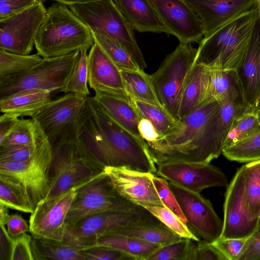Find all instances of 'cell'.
<instances>
[{"instance_id":"9f6ffc18","label":"cell","mask_w":260,"mask_h":260,"mask_svg":"<svg viewBox=\"0 0 260 260\" xmlns=\"http://www.w3.org/2000/svg\"><path fill=\"white\" fill-rule=\"evenodd\" d=\"M10 215L9 208L0 203V225H6Z\"/></svg>"},{"instance_id":"e575fe53","label":"cell","mask_w":260,"mask_h":260,"mask_svg":"<svg viewBox=\"0 0 260 260\" xmlns=\"http://www.w3.org/2000/svg\"><path fill=\"white\" fill-rule=\"evenodd\" d=\"M132 100L142 118L149 120L162 136L171 133L178 126L179 121L175 119L164 107Z\"/></svg>"},{"instance_id":"f546056e","label":"cell","mask_w":260,"mask_h":260,"mask_svg":"<svg viewBox=\"0 0 260 260\" xmlns=\"http://www.w3.org/2000/svg\"><path fill=\"white\" fill-rule=\"evenodd\" d=\"M121 72L126 89L132 100L162 107L156 94L150 75L142 69L121 70Z\"/></svg>"},{"instance_id":"f35d334b","label":"cell","mask_w":260,"mask_h":260,"mask_svg":"<svg viewBox=\"0 0 260 260\" xmlns=\"http://www.w3.org/2000/svg\"><path fill=\"white\" fill-rule=\"evenodd\" d=\"M228 159L249 162L260 159V129L248 138L222 150Z\"/></svg>"},{"instance_id":"bcb514c9","label":"cell","mask_w":260,"mask_h":260,"mask_svg":"<svg viewBox=\"0 0 260 260\" xmlns=\"http://www.w3.org/2000/svg\"><path fill=\"white\" fill-rule=\"evenodd\" d=\"M85 260H137L120 250L109 247L98 246L84 250Z\"/></svg>"},{"instance_id":"f5cc1de1","label":"cell","mask_w":260,"mask_h":260,"mask_svg":"<svg viewBox=\"0 0 260 260\" xmlns=\"http://www.w3.org/2000/svg\"><path fill=\"white\" fill-rule=\"evenodd\" d=\"M138 130L141 137L146 143L154 142L162 137L152 123L145 118H142L140 121Z\"/></svg>"},{"instance_id":"2e32d148","label":"cell","mask_w":260,"mask_h":260,"mask_svg":"<svg viewBox=\"0 0 260 260\" xmlns=\"http://www.w3.org/2000/svg\"><path fill=\"white\" fill-rule=\"evenodd\" d=\"M169 34L180 43H200L204 38L201 21L185 0H149Z\"/></svg>"},{"instance_id":"9c48e42d","label":"cell","mask_w":260,"mask_h":260,"mask_svg":"<svg viewBox=\"0 0 260 260\" xmlns=\"http://www.w3.org/2000/svg\"><path fill=\"white\" fill-rule=\"evenodd\" d=\"M52 156V145L44 133L39 138L36 151L29 159L21 162H0V174L20 184L33 211L48 193Z\"/></svg>"},{"instance_id":"ee69618b","label":"cell","mask_w":260,"mask_h":260,"mask_svg":"<svg viewBox=\"0 0 260 260\" xmlns=\"http://www.w3.org/2000/svg\"><path fill=\"white\" fill-rule=\"evenodd\" d=\"M153 182L164 205L187 225V220L175 197L169 186L167 180L162 177L154 175Z\"/></svg>"},{"instance_id":"d6986e66","label":"cell","mask_w":260,"mask_h":260,"mask_svg":"<svg viewBox=\"0 0 260 260\" xmlns=\"http://www.w3.org/2000/svg\"><path fill=\"white\" fill-rule=\"evenodd\" d=\"M104 171L116 190L131 203L144 208L164 206L153 182L154 174L111 167Z\"/></svg>"},{"instance_id":"ffe728a7","label":"cell","mask_w":260,"mask_h":260,"mask_svg":"<svg viewBox=\"0 0 260 260\" xmlns=\"http://www.w3.org/2000/svg\"><path fill=\"white\" fill-rule=\"evenodd\" d=\"M88 82L94 91H99L131 99L120 69L95 42L88 54Z\"/></svg>"},{"instance_id":"7dc6e473","label":"cell","mask_w":260,"mask_h":260,"mask_svg":"<svg viewBox=\"0 0 260 260\" xmlns=\"http://www.w3.org/2000/svg\"><path fill=\"white\" fill-rule=\"evenodd\" d=\"M247 239L220 237L213 244L226 260H239Z\"/></svg>"},{"instance_id":"d4e9b609","label":"cell","mask_w":260,"mask_h":260,"mask_svg":"<svg viewBox=\"0 0 260 260\" xmlns=\"http://www.w3.org/2000/svg\"><path fill=\"white\" fill-rule=\"evenodd\" d=\"M210 68L195 63L187 78L180 103L179 120L202 105L208 85Z\"/></svg>"},{"instance_id":"1f68e13d","label":"cell","mask_w":260,"mask_h":260,"mask_svg":"<svg viewBox=\"0 0 260 260\" xmlns=\"http://www.w3.org/2000/svg\"><path fill=\"white\" fill-rule=\"evenodd\" d=\"M244 198L252 219L260 217V159L244 165Z\"/></svg>"},{"instance_id":"6f0895ef","label":"cell","mask_w":260,"mask_h":260,"mask_svg":"<svg viewBox=\"0 0 260 260\" xmlns=\"http://www.w3.org/2000/svg\"><path fill=\"white\" fill-rule=\"evenodd\" d=\"M59 3L64 4L65 5H72L75 4H86L91 3L99 0H53Z\"/></svg>"},{"instance_id":"4fadbf2b","label":"cell","mask_w":260,"mask_h":260,"mask_svg":"<svg viewBox=\"0 0 260 260\" xmlns=\"http://www.w3.org/2000/svg\"><path fill=\"white\" fill-rule=\"evenodd\" d=\"M47 9L43 2L24 11L0 21V49L28 55L35 45V38Z\"/></svg>"},{"instance_id":"5b68a950","label":"cell","mask_w":260,"mask_h":260,"mask_svg":"<svg viewBox=\"0 0 260 260\" xmlns=\"http://www.w3.org/2000/svg\"><path fill=\"white\" fill-rule=\"evenodd\" d=\"M92 107L105 138L100 160L104 168H124L156 173L157 169L146 142L125 129L102 111L90 97Z\"/></svg>"},{"instance_id":"ba28073f","label":"cell","mask_w":260,"mask_h":260,"mask_svg":"<svg viewBox=\"0 0 260 260\" xmlns=\"http://www.w3.org/2000/svg\"><path fill=\"white\" fill-rule=\"evenodd\" d=\"M80 53V51H76L65 55L43 58L26 72L1 80L0 99L24 89L62 92L78 60Z\"/></svg>"},{"instance_id":"83f0119b","label":"cell","mask_w":260,"mask_h":260,"mask_svg":"<svg viewBox=\"0 0 260 260\" xmlns=\"http://www.w3.org/2000/svg\"><path fill=\"white\" fill-rule=\"evenodd\" d=\"M98 246L120 250L135 257L137 260H147L161 246L137 238L112 233H106L100 237L94 247Z\"/></svg>"},{"instance_id":"60d3db41","label":"cell","mask_w":260,"mask_h":260,"mask_svg":"<svg viewBox=\"0 0 260 260\" xmlns=\"http://www.w3.org/2000/svg\"><path fill=\"white\" fill-rule=\"evenodd\" d=\"M191 240L182 238L178 241L161 246L147 260H194L195 244Z\"/></svg>"},{"instance_id":"4316f807","label":"cell","mask_w":260,"mask_h":260,"mask_svg":"<svg viewBox=\"0 0 260 260\" xmlns=\"http://www.w3.org/2000/svg\"><path fill=\"white\" fill-rule=\"evenodd\" d=\"M106 233L137 238L161 246L178 241L182 238L159 220L121 226L113 229Z\"/></svg>"},{"instance_id":"f6af8a7d","label":"cell","mask_w":260,"mask_h":260,"mask_svg":"<svg viewBox=\"0 0 260 260\" xmlns=\"http://www.w3.org/2000/svg\"><path fill=\"white\" fill-rule=\"evenodd\" d=\"M35 144L0 147V162H21L29 159L35 153L39 138Z\"/></svg>"},{"instance_id":"7a4b0ae2","label":"cell","mask_w":260,"mask_h":260,"mask_svg":"<svg viewBox=\"0 0 260 260\" xmlns=\"http://www.w3.org/2000/svg\"><path fill=\"white\" fill-rule=\"evenodd\" d=\"M76 124L51 143L53 156L49 190L43 200L56 197L74 188H79L105 173V168L78 144Z\"/></svg>"},{"instance_id":"c3c4849f","label":"cell","mask_w":260,"mask_h":260,"mask_svg":"<svg viewBox=\"0 0 260 260\" xmlns=\"http://www.w3.org/2000/svg\"><path fill=\"white\" fill-rule=\"evenodd\" d=\"M40 0H0V21L17 14Z\"/></svg>"},{"instance_id":"3957f363","label":"cell","mask_w":260,"mask_h":260,"mask_svg":"<svg viewBox=\"0 0 260 260\" xmlns=\"http://www.w3.org/2000/svg\"><path fill=\"white\" fill-rule=\"evenodd\" d=\"M258 20L255 5L219 27L199 43L195 63L225 71H236Z\"/></svg>"},{"instance_id":"db71d44e","label":"cell","mask_w":260,"mask_h":260,"mask_svg":"<svg viewBox=\"0 0 260 260\" xmlns=\"http://www.w3.org/2000/svg\"><path fill=\"white\" fill-rule=\"evenodd\" d=\"M17 115L3 113L0 117V143L12 132L19 120Z\"/></svg>"},{"instance_id":"603a6c76","label":"cell","mask_w":260,"mask_h":260,"mask_svg":"<svg viewBox=\"0 0 260 260\" xmlns=\"http://www.w3.org/2000/svg\"><path fill=\"white\" fill-rule=\"evenodd\" d=\"M93 99L98 107L113 121L137 137L143 139L138 130L142 117L132 99L99 91H95Z\"/></svg>"},{"instance_id":"94428289","label":"cell","mask_w":260,"mask_h":260,"mask_svg":"<svg viewBox=\"0 0 260 260\" xmlns=\"http://www.w3.org/2000/svg\"><path fill=\"white\" fill-rule=\"evenodd\" d=\"M40 1H45V0H40Z\"/></svg>"},{"instance_id":"5bb4252c","label":"cell","mask_w":260,"mask_h":260,"mask_svg":"<svg viewBox=\"0 0 260 260\" xmlns=\"http://www.w3.org/2000/svg\"><path fill=\"white\" fill-rule=\"evenodd\" d=\"M78 188H72L56 197L40 202L30 213L29 232L36 239L62 242L66 218Z\"/></svg>"},{"instance_id":"7bdbcfd3","label":"cell","mask_w":260,"mask_h":260,"mask_svg":"<svg viewBox=\"0 0 260 260\" xmlns=\"http://www.w3.org/2000/svg\"><path fill=\"white\" fill-rule=\"evenodd\" d=\"M10 260H43L36 239L27 234L12 238Z\"/></svg>"},{"instance_id":"b9f144b4","label":"cell","mask_w":260,"mask_h":260,"mask_svg":"<svg viewBox=\"0 0 260 260\" xmlns=\"http://www.w3.org/2000/svg\"><path fill=\"white\" fill-rule=\"evenodd\" d=\"M151 214L172 231L182 238L190 239L196 242L200 241L174 213L164 206H152L145 208Z\"/></svg>"},{"instance_id":"ab89813d","label":"cell","mask_w":260,"mask_h":260,"mask_svg":"<svg viewBox=\"0 0 260 260\" xmlns=\"http://www.w3.org/2000/svg\"><path fill=\"white\" fill-rule=\"evenodd\" d=\"M87 51H80L79 58L70 77L68 83L62 92H72L76 95L86 98L90 94L88 82Z\"/></svg>"},{"instance_id":"484cf974","label":"cell","mask_w":260,"mask_h":260,"mask_svg":"<svg viewBox=\"0 0 260 260\" xmlns=\"http://www.w3.org/2000/svg\"><path fill=\"white\" fill-rule=\"evenodd\" d=\"M52 92L39 89L21 90L0 99V110L18 117H30L51 100Z\"/></svg>"},{"instance_id":"cb8c5ba5","label":"cell","mask_w":260,"mask_h":260,"mask_svg":"<svg viewBox=\"0 0 260 260\" xmlns=\"http://www.w3.org/2000/svg\"><path fill=\"white\" fill-rule=\"evenodd\" d=\"M113 1L134 30L169 34L149 0Z\"/></svg>"},{"instance_id":"836d02e7","label":"cell","mask_w":260,"mask_h":260,"mask_svg":"<svg viewBox=\"0 0 260 260\" xmlns=\"http://www.w3.org/2000/svg\"><path fill=\"white\" fill-rule=\"evenodd\" d=\"M0 203L9 208L31 213L33 210L23 188L18 182L0 174Z\"/></svg>"},{"instance_id":"e0dca14e","label":"cell","mask_w":260,"mask_h":260,"mask_svg":"<svg viewBox=\"0 0 260 260\" xmlns=\"http://www.w3.org/2000/svg\"><path fill=\"white\" fill-rule=\"evenodd\" d=\"M244 177V165L237 171L227 186L220 237L247 239L257 226L258 219L251 218L245 203Z\"/></svg>"},{"instance_id":"680465c9","label":"cell","mask_w":260,"mask_h":260,"mask_svg":"<svg viewBox=\"0 0 260 260\" xmlns=\"http://www.w3.org/2000/svg\"><path fill=\"white\" fill-rule=\"evenodd\" d=\"M254 110L260 115V97L254 108Z\"/></svg>"},{"instance_id":"d6a6232c","label":"cell","mask_w":260,"mask_h":260,"mask_svg":"<svg viewBox=\"0 0 260 260\" xmlns=\"http://www.w3.org/2000/svg\"><path fill=\"white\" fill-rule=\"evenodd\" d=\"M91 32L94 42L120 70L141 69L127 51L116 40L101 31L91 30Z\"/></svg>"},{"instance_id":"ac0fdd59","label":"cell","mask_w":260,"mask_h":260,"mask_svg":"<svg viewBox=\"0 0 260 260\" xmlns=\"http://www.w3.org/2000/svg\"><path fill=\"white\" fill-rule=\"evenodd\" d=\"M86 98L72 92L51 100L30 117L40 125L50 143L76 123Z\"/></svg>"},{"instance_id":"8fae6325","label":"cell","mask_w":260,"mask_h":260,"mask_svg":"<svg viewBox=\"0 0 260 260\" xmlns=\"http://www.w3.org/2000/svg\"><path fill=\"white\" fill-rule=\"evenodd\" d=\"M139 207L120 196L104 173L77 189L66 218V224L98 213L130 210Z\"/></svg>"},{"instance_id":"44dd1931","label":"cell","mask_w":260,"mask_h":260,"mask_svg":"<svg viewBox=\"0 0 260 260\" xmlns=\"http://www.w3.org/2000/svg\"><path fill=\"white\" fill-rule=\"evenodd\" d=\"M199 17L204 37L250 10L255 0H185Z\"/></svg>"},{"instance_id":"52a82bcc","label":"cell","mask_w":260,"mask_h":260,"mask_svg":"<svg viewBox=\"0 0 260 260\" xmlns=\"http://www.w3.org/2000/svg\"><path fill=\"white\" fill-rule=\"evenodd\" d=\"M197 49L191 43H180L159 68L150 75L162 106L177 120L180 100L187 78L194 64Z\"/></svg>"},{"instance_id":"7402d4cb","label":"cell","mask_w":260,"mask_h":260,"mask_svg":"<svg viewBox=\"0 0 260 260\" xmlns=\"http://www.w3.org/2000/svg\"><path fill=\"white\" fill-rule=\"evenodd\" d=\"M244 98L254 109L260 97V21L258 20L247 51L236 71Z\"/></svg>"},{"instance_id":"11a10c76","label":"cell","mask_w":260,"mask_h":260,"mask_svg":"<svg viewBox=\"0 0 260 260\" xmlns=\"http://www.w3.org/2000/svg\"><path fill=\"white\" fill-rule=\"evenodd\" d=\"M12 238L8 235L5 225H1L0 259L10 260Z\"/></svg>"},{"instance_id":"8d00e7d4","label":"cell","mask_w":260,"mask_h":260,"mask_svg":"<svg viewBox=\"0 0 260 260\" xmlns=\"http://www.w3.org/2000/svg\"><path fill=\"white\" fill-rule=\"evenodd\" d=\"M43 132L38 123L31 118L19 119L12 132L0 143V147L35 144Z\"/></svg>"},{"instance_id":"f907efd6","label":"cell","mask_w":260,"mask_h":260,"mask_svg":"<svg viewBox=\"0 0 260 260\" xmlns=\"http://www.w3.org/2000/svg\"><path fill=\"white\" fill-rule=\"evenodd\" d=\"M194 245V260H226L213 243L198 241Z\"/></svg>"},{"instance_id":"74e56055","label":"cell","mask_w":260,"mask_h":260,"mask_svg":"<svg viewBox=\"0 0 260 260\" xmlns=\"http://www.w3.org/2000/svg\"><path fill=\"white\" fill-rule=\"evenodd\" d=\"M36 240L43 259L85 260L84 250L79 247L63 242L42 239Z\"/></svg>"},{"instance_id":"681fc988","label":"cell","mask_w":260,"mask_h":260,"mask_svg":"<svg viewBox=\"0 0 260 260\" xmlns=\"http://www.w3.org/2000/svg\"><path fill=\"white\" fill-rule=\"evenodd\" d=\"M239 260H260V217L254 231L246 240Z\"/></svg>"},{"instance_id":"30bf717a","label":"cell","mask_w":260,"mask_h":260,"mask_svg":"<svg viewBox=\"0 0 260 260\" xmlns=\"http://www.w3.org/2000/svg\"><path fill=\"white\" fill-rule=\"evenodd\" d=\"M157 220L158 219L141 206L130 210H110L98 213L66 224L62 242L85 250L94 247L100 237L113 229Z\"/></svg>"},{"instance_id":"9a60e30c","label":"cell","mask_w":260,"mask_h":260,"mask_svg":"<svg viewBox=\"0 0 260 260\" xmlns=\"http://www.w3.org/2000/svg\"><path fill=\"white\" fill-rule=\"evenodd\" d=\"M156 173L161 177L188 190L200 193L213 187H227L226 175L210 163L176 161L160 164Z\"/></svg>"},{"instance_id":"f1b7e54d","label":"cell","mask_w":260,"mask_h":260,"mask_svg":"<svg viewBox=\"0 0 260 260\" xmlns=\"http://www.w3.org/2000/svg\"><path fill=\"white\" fill-rule=\"evenodd\" d=\"M239 92L242 91L235 71L210 68L208 85L203 104L214 101L219 103L231 94Z\"/></svg>"},{"instance_id":"277c9868","label":"cell","mask_w":260,"mask_h":260,"mask_svg":"<svg viewBox=\"0 0 260 260\" xmlns=\"http://www.w3.org/2000/svg\"><path fill=\"white\" fill-rule=\"evenodd\" d=\"M94 43L89 27L67 5L59 3L47 9L35 38L37 53L43 58L88 50Z\"/></svg>"},{"instance_id":"8992f818","label":"cell","mask_w":260,"mask_h":260,"mask_svg":"<svg viewBox=\"0 0 260 260\" xmlns=\"http://www.w3.org/2000/svg\"><path fill=\"white\" fill-rule=\"evenodd\" d=\"M69 8L91 31L103 32L118 42L141 69L147 67L134 29L113 0H99L70 5Z\"/></svg>"},{"instance_id":"6da1fadb","label":"cell","mask_w":260,"mask_h":260,"mask_svg":"<svg viewBox=\"0 0 260 260\" xmlns=\"http://www.w3.org/2000/svg\"><path fill=\"white\" fill-rule=\"evenodd\" d=\"M219 108L216 101L203 104L180 119L171 133L146 142L154 163H210L217 158L223 150L218 135Z\"/></svg>"},{"instance_id":"7c38bea8","label":"cell","mask_w":260,"mask_h":260,"mask_svg":"<svg viewBox=\"0 0 260 260\" xmlns=\"http://www.w3.org/2000/svg\"><path fill=\"white\" fill-rule=\"evenodd\" d=\"M169 186L186 220L187 226L200 241L212 243L220 237L223 221L210 201L200 194L171 182Z\"/></svg>"},{"instance_id":"91938a15","label":"cell","mask_w":260,"mask_h":260,"mask_svg":"<svg viewBox=\"0 0 260 260\" xmlns=\"http://www.w3.org/2000/svg\"><path fill=\"white\" fill-rule=\"evenodd\" d=\"M255 4L257 10L258 19L260 21V0H255Z\"/></svg>"},{"instance_id":"4dcf8cb0","label":"cell","mask_w":260,"mask_h":260,"mask_svg":"<svg viewBox=\"0 0 260 260\" xmlns=\"http://www.w3.org/2000/svg\"><path fill=\"white\" fill-rule=\"evenodd\" d=\"M259 129L260 115L253 108H249L233 120L223 142V149L248 138Z\"/></svg>"},{"instance_id":"d590c367","label":"cell","mask_w":260,"mask_h":260,"mask_svg":"<svg viewBox=\"0 0 260 260\" xmlns=\"http://www.w3.org/2000/svg\"><path fill=\"white\" fill-rule=\"evenodd\" d=\"M42 59L38 53L20 55L0 49V80L26 72Z\"/></svg>"},{"instance_id":"816d5d0a","label":"cell","mask_w":260,"mask_h":260,"mask_svg":"<svg viewBox=\"0 0 260 260\" xmlns=\"http://www.w3.org/2000/svg\"><path fill=\"white\" fill-rule=\"evenodd\" d=\"M6 225L8 234L12 238L29 232L27 222L17 213L10 215Z\"/></svg>"}]
</instances>
